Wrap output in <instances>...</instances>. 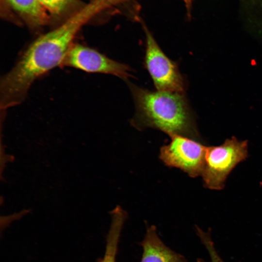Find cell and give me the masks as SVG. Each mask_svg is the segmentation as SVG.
I'll return each mask as SVG.
<instances>
[{
  "label": "cell",
  "instance_id": "cell-3",
  "mask_svg": "<svg viewBox=\"0 0 262 262\" xmlns=\"http://www.w3.org/2000/svg\"><path fill=\"white\" fill-rule=\"evenodd\" d=\"M248 156V142L227 139L220 145L207 147L201 173L204 185L211 190L223 189L233 168Z\"/></svg>",
  "mask_w": 262,
  "mask_h": 262
},
{
  "label": "cell",
  "instance_id": "cell-10",
  "mask_svg": "<svg viewBox=\"0 0 262 262\" xmlns=\"http://www.w3.org/2000/svg\"><path fill=\"white\" fill-rule=\"evenodd\" d=\"M196 232L202 244L207 250L209 258L208 261L198 259L197 262H225L215 247L212 237L211 231L210 230L205 231L196 226Z\"/></svg>",
  "mask_w": 262,
  "mask_h": 262
},
{
  "label": "cell",
  "instance_id": "cell-6",
  "mask_svg": "<svg viewBox=\"0 0 262 262\" xmlns=\"http://www.w3.org/2000/svg\"><path fill=\"white\" fill-rule=\"evenodd\" d=\"M63 66L88 73L113 75L123 80L131 76L127 65L112 60L97 50L74 43L69 50Z\"/></svg>",
  "mask_w": 262,
  "mask_h": 262
},
{
  "label": "cell",
  "instance_id": "cell-7",
  "mask_svg": "<svg viewBox=\"0 0 262 262\" xmlns=\"http://www.w3.org/2000/svg\"><path fill=\"white\" fill-rule=\"evenodd\" d=\"M140 244L143 248L141 262H188L182 255L164 244L155 226L147 228Z\"/></svg>",
  "mask_w": 262,
  "mask_h": 262
},
{
  "label": "cell",
  "instance_id": "cell-12",
  "mask_svg": "<svg viewBox=\"0 0 262 262\" xmlns=\"http://www.w3.org/2000/svg\"><path fill=\"white\" fill-rule=\"evenodd\" d=\"M194 1V0H183L186 8V14L188 16H190L191 14L192 7Z\"/></svg>",
  "mask_w": 262,
  "mask_h": 262
},
{
  "label": "cell",
  "instance_id": "cell-8",
  "mask_svg": "<svg viewBox=\"0 0 262 262\" xmlns=\"http://www.w3.org/2000/svg\"><path fill=\"white\" fill-rule=\"evenodd\" d=\"M6 0L31 28L41 27L49 21V14L39 0Z\"/></svg>",
  "mask_w": 262,
  "mask_h": 262
},
{
  "label": "cell",
  "instance_id": "cell-4",
  "mask_svg": "<svg viewBox=\"0 0 262 262\" xmlns=\"http://www.w3.org/2000/svg\"><path fill=\"white\" fill-rule=\"evenodd\" d=\"M142 25L146 35L144 66L156 89L160 91L184 93L185 82L177 64L165 54L143 22Z\"/></svg>",
  "mask_w": 262,
  "mask_h": 262
},
{
  "label": "cell",
  "instance_id": "cell-5",
  "mask_svg": "<svg viewBox=\"0 0 262 262\" xmlns=\"http://www.w3.org/2000/svg\"><path fill=\"white\" fill-rule=\"evenodd\" d=\"M170 137V142L160 149L162 161L169 167L181 169L191 177L201 176L207 147L187 137L176 135Z\"/></svg>",
  "mask_w": 262,
  "mask_h": 262
},
{
  "label": "cell",
  "instance_id": "cell-9",
  "mask_svg": "<svg viewBox=\"0 0 262 262\" xmlns=\"http://www.w3.org/2000/svg\"><path fill=\"white\" fill-rule=\"evenodd\" d=\"M111 215L112 221L107 236L105 253L98 262H115L119 239L127 214L122 208L117 206L111 212Z\"/></svg>",
  "mask_w": 262,
  "mask_h": 262
},
{
  "label": "cell",
  "instance_id": "cell-1",
  "mask_svg": "<svg viewBox=\"0 0 262 262\" xmlns=\"http://www.w3.org/2000/svg\"><path fill=\"white\" fill-rule=\"evenodd\" d=\"M102 10L98 1L92 0L61 25L33 41L1 79L0 108L5 110L23 102L36 80L62 66L81 28Z\"/></svg>",
  "mask_w": 262,
  "mask_h": 262
},
{
  "label": "cell",
  "instance_id": "cell-11",
  "mask_svg": "<svg viewBox=\"0 0 262 262\" xmlns=\"http://www.w3.org/2000/svg\"><path fill=\"white\" fill-rule=\"evenodd\" d=\"M49 14L55 16L63 15L75 3V0H39Z\"/></svg>",
  "mask_w": 262,
  "mask_h": 262
},
{
  "label": "cell",
  "instance_id": "cell-2",
  "mask_svg": "<svg viewBox=\"0 0 262 262\" xmlns=\"http://www.w3.org/2000/svg\"><path fill=\"white\" fill-rule=\"evenodd\" d=\"M135 112L131 123L138 130L152 128L168 134L200 140L184 93L151 91L130 82Z\"/></svg>",
  "mask_w": 262,
  "mask_h": 262
}]
</instances>
